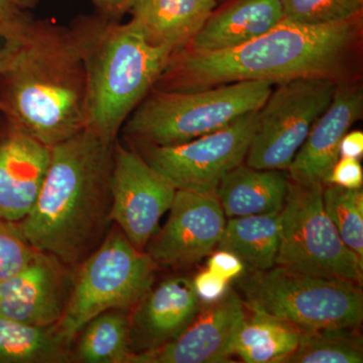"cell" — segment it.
<instances>
[{
  "label": "cell",
  "mask_w": 363,
  "mask_h": 363,
  "mask_svg": "<svg viewBox=\"0 0 363 363\" xmlns=\"http://www.w3.org/2000/svg\"><path fill=\"white\" fill-rule=\"evenodd\" d=\"M362 16L323 26L281 21L264 35L219 52L179 50L169 57L154 89L194 91L240 81L278 84L298 78L342 82L359 47Z\"/></svg>",
  "instance_id": "1"
},
{
  "label": "cell",
  "mask_w": 363,
  "mask_h": 363,
  "mask_svg": "<svg viewBox=\"0 0 363 363\" xmlns=\"http://www.w3.org/2000/svg\"><path fill=\"white\" fill-rule=\"evenodd\" d=\"M116 142L85 128L51 147L37 200L16 223L37 252L56 257L71 271L99 247L111 229Z\"/></svg>",
  "instance_id": "2"
},
{
  "label": "cell",
  "mask_w": 363,
  "mask_h": 363,
  "mask_svg": "<svg viewBox=\"0 0 363 363\" xmlns=\"http://www.w3.org/2000/svg\"><path fill=\"white\" fill-rule=\"evenodd\" d=\"M0 104L49 147L85 130L87 72L73 26L32 18L20 52L0 75Z\"/></svg>",
  "instance_id": "3"
},
{
  "label": "cell",
  "mask_w": 363,
  "mask_h": 363,
  "mask_svg": "<svg viewBox=\"0 0 363 363\" xmlns=\"http://www.w3.org/2000/svg\"><path fill=\"white\" fill-rule=\"evenodd\" d=\"M87 72L86 128L116 142L124 123L154 89L173 54L152 45L133 21L98 14L74 21Z\"/></svg>",
  "instance_id": "4"
},
{
  "label": "cell",
  "mask_w": 363,
  "mask_h": 363,
  "mask_svg": "<svg viewBox=\"0 0 363 363\" xmlns=\"http://www.w3.org/2000/svg\"><path fill=\"white\" fill-rule=\"evenodd\" d=\"M274 83L240 81L194 91L152 89L124 123L130 147L181 145L259 111Z\"/></svg>",
  "instance_id": "5"
},
{
  "label": "cell",
  "mask_w": 363,
  "mask_h": 363,
  "mask_svg": "<svg viewBox=\"0 0 363 363\" xmlns=\"http://www.w3.org/2000/svg\"><path fill=\"white\" fill-rule=\"evenodd\" d=\"M247 309L272 315L298 329L359 328L363 320L362 285L281 266L247 271L238 278Z\"/></svg>",
  "instance_id": "6"
},
{
  "label": "cell",
  "mask_w": 363,
  "mask_h": 363,
  "mask_svg": "<svg viewBox=\"0 0 363 363\" xmlns=\"http://www.w3.org/2000/svg\"><path fill=\"white\" fill-rule=\"evenodd\" d=\"M157 269L147 252L112 227L99 247L72 272L59 331L73 344L78 332L97 315L109 310L130 312L154 285Z\"/></svg>",
  "instance_id": "7"
},
{
  "label": "cell",
  "mask_w": 363,
  "mask_h": 363,
  "mask_svg": "<svg viewBox=\"0 0 363 363\" xmlns=\"http://www.w3.org/2000/svg\"><path fill=\"white\" fill-rule=\"evenodd\" d=\"M323 185L289 179L277 266L362 283L363 262L346 247L324 209Z\"/></svg>",
  "instance_id": "8"
},
{
  "label": "cell",
  "mask_w": 363,
  "mask_h": 363,
  "mask_svg": "<svg viewBox=\"0 0 363 363\" xmlns=\"http://www.w3.org/2000/svg\"><path fill=\"white\" fill-rule=\"evenodd\" d=\"M338 83L327 78L278 83L257 112L247 166L288 171L313 126L328 108Z\"/></svg>",
  "instance_id": "9"
},
{
  "label": "cell",
  "mask_w": 363,
  "mask_h": 363,
  "mask_svg": "<svg viewBox=\"0 0 363 363\" xmlns=\"http://www.w3.org/2000/svg\"><path fill=\"white\" fill-rule=\"evenodd\" d=\"M257 112L245 114L221 130L181 145L131 149L176 190L215 194L222 178L245 161Z\"/></svg>",
  "instance_id": "10"
},
{
  "label": "cell",
  "mask_w": 363,
  "mask_h": 363,
  "mask_svg": "<svg viewBox=\"0 0 363 363\" xmlns=\"http://www.w3.org/2000/svg\"><path fill=\"white\" fill-rule=\"evenodd\" d=\"M111 189L112 223L133 247L145 252L173 203L176 188L136 150L116 140Z\"/></svg>",
  "instance_id": "11"
},
{
  "label": "cell",
  "mask_w": 363,
  "mask_h": 363,
  "mask_svg": "<svg viewBox=\"0 0 363 363\" xmlns=\"http://www.w3.org/2000/svg\"><path fill=\"white\" fill-rule=\"evenodd\" d=\"M169 211L145 250L156 266L180 269L211 255L226 224L216 195L177 190Z\"/></svg>",
  "instance_id": "12"
},
{
  "label": "cell",
  "mask_w": 363,
  "mask_h": 363,
  "mask_svg": "<svg viewBox=\"0 0 363 363\" xmlns=\"http://www.w3.org/2000/svg\"><path fill=\"white\" fill-rule=\"evenodd\" d=\"M234 290L213 303H202L194 320L173 341L150 352L131 355L128 363L230 362L234 336L245 316Z\"/></svg>",
  "instance_id": "13"
},
{
  "label": "cell",
  "mask_w": 363,
  "mask_h": 363,
  "mask_svg": "<svg viewBox=\"0 0 363 363\" xmlns=\"http://www.w3.org/2000/svg\"><path fill=\"white\" fill-rule=\"evenodd\" d=\"M72 272L38 252L25 269L0 281V317L33 326L58 324L65 310Z\"/></svg>",
  "instance_id": "14"
},
{
  "label": "cell",
  "mask_w": 363,
  "mask_h": 363,
  "mask_svg": "<svg viewBox=\"0 0 363 363\" xmlns=\"http://www.w3.org/2000/svg\"><path fill=\"white\" fill-rule=\"evenodd\" d=\"M50 157L51 147L0 111V219L18 223L32 210Z\"/></svg>",
  "instance_id": "15"
},
{
  "label": "cell",
  "mask_w": 363,
  "mask_h": 363,
  "mask_svg": "<svg viewBox=\"0 0 363 363\" xmlns=\"http://www.w3.org/2000/svg\"><path fill=\"white\" fill-rule=\"evenodd\" d=\"M201 306L191 279L176 277L154 284L130 311L133 354L150 352L173 341Z\"/></svg>",
  "instance_id": "16"
},
{
  "label": "cell",
  "mask_w": 363,
  "mask_h": 363,
  "mask_svg": "<svg viewBox=\"0 0 363 363\" xmlns=\"http://www.w3.org/2000/svg\"><path fill=\"white\" fill-rule=\"evenodd\" d=\"M362 112V87L339 82L328 108L314 124L289 167V179L305 185H326L339 160L341 140Z\"/></svg>",
  "instance_id": "17"
},
{
  "label": "cell",
  "mask_w": 363,
  "mask_h": 363,
  "mask_svg": "<svg viewBox=\"0 0 363 363\" xmlns=\"http://www.w3.org/2000/svg\"><path fill=\"white\" fill-rule=\"evenodd\" d=\"M281 21V0H234L214 11L185 48L204 52L233 49L257 39Z\"/></svg>",
  "instance_id": "18"
},
{
  "label": "cell",
  "mask_w": 363,
  "mask_h": 363,
  "mask_svg": "<svg viewBox=\"0 0 363 363\" xmlns=\"http://www.w3.org/2000/svg\"><path fill=\"white\" fill-rule=\"evenodd\" d=\"M216 4L217 0H136L128 13L150 43L175 52L187 47Z\"/></svg>",
  "instance_id": "19"
},
{
  "label": "cell",
  "mask_w": 363,
  "mask_h": 363,
  "mask_svg": "<svg viewBox=\"0 0 363 363\" xmlns=\"http://www.w3.org/2000/svg\"><path fill=\"white\" fill-rule=\"evenodd\" d=\"M289 176L279 169L240 164L222 178L215 195L228 218L279 214L285 204Z\"/></svg>",
  "instance_id": "20"
},
{
  "label": "cell",
  "mask_w": 363,
  "mask_h": 363,
  "mask_svg": "<svg viewBox=\"0 0 363 363\" xmlns=\"http://www.w3.org/2000/svg\"><path fill=\"white\" fill-rule=\"evenodd\" d=\"M245 307L233 343V354L247 363H281L295 352L300 329L279 318Z\"/></svg>",
  "instance_id": "21"
},
{
  "label": "cell",
  "mask_w": 363,
  "mask_h": 363,
  "mask_svg": "<svg viewBox=\"0 0 363 363\" xmlns=\"http://www.w3.org/2000/svg\"><path fill=\"white\" fill-rule=\"evenodd\" d=\"M279 214L229 218L217 247L238 255L247 271L271 269L279 255Z\"/></svg>",
  "instance_id": "22"
},
{
  "label": "cell",
  "mask_w": 363,
  "mask_h": 363,
  "mask_svg": "<svg viewBox=\"0 0 363 363\" xmlns=\"http://www.w3.org/2000/svg\"><path fill=\"white\" fill-rule=\"evenodd\" d=\"M130 312L109 310L87 322L78 332L71 350V362L128 363Z\"/></svg>",
  "instance_id": "23"
},
{
  "label": "cell",
  "mask_w": 363,
  "mask_h": 363,
  "mask_svg": "<svg viewBox=\"0 0 363 363\" xmlns=\"http://www.w3.org/2000/svg\"><path fill=\"white\" fill-rule=\"evenodd\" d=\"M71 350L57 325L33 326L0 317V363H70Z\"/></svg>",
  "instance_id": "24"
},
{
  "label": "cell",
  "mask_w": 363,
  "mask_h": 363,
  "mask_svg": "<svg viewBox=\"0 0 363 363\" xmlns=\"http://www.w3.org/2000/svg\"><path fill=\"white\" fill-rule=\"evenodd\" d=\"M355 327L300 329V341L288 363H362V337Z\"/></svg>",
  "instance_id": "25"
},
{
  "label": "cell",
  "mask_w": 363,
  "mask_h": 363,
  "mask_svg": "<svg viewBox=\"0 0 363 363\" xmlns=\"http://www.w3.org/2000/svg\"><path fill=\"white\" fill-rule=\"evenodd\" d=\"M323 205L346 247L363 262V193L362 189L323 186Z\"/></svg>",
  "instance_id": "26"
},
{
  "label": "cell",
  "mask_w": 363,
  "mask_h": 363,
  "mask_svg": "<svg viewBox=\"0 0 363 363\" xmlns=\"http://www.w3.org/2000/svg\"><path fill=\"white\" fill-rule=\"evenodd\" d=\"M283 20L303 26H323L362 16L363 0H281Z\"/></svg>",
  "instance_id": "27"
},
{
  "label": "cell",
  "mask_w": 363,
  "mask_h": 363,
  "mask_svg": "<svg viewBox=\"0 0 363 363\" xmlns=\"http://www.w3.org/2000/svg\"><path fill=\"white\" fill-rule=\"evenodd\" d=\"M37 253L18 224L0 219V281L25 269Z\"/></svg>",
  "instance_id": "28"
},
{
  "label": "cell",
  "mask_w": 363,
  "mask_h": 363,
  "mask_svg": "<svg viewBox=\"0 0 363 363\" xmlns=\"http://www.w3.org/2000/svg\"><path fill=\"white\" fill-rule=\"evenodd\" d=\"M32 18L30 13L26 11L11 20L0 21V75L11 66L20 52Z\"/></svg>",
  "instance_id": "29"
},
{
  "label": "cell",
  "mask_w": 363,
  "mask_h": 363,
  "mask_svg": "<svg viewBox=\"0 0 363 363\" xmlns=\"http://www.w3.org/2000/svg\"><path fill=\"white\" fill-rule=\"evenodd\" d=\"M327 184L346 189H362L363 169L359 160L339 157L335 166L332 169Z\"/></svg>",
  "instance_id": "30"
},
{
  "label": "cell",
  "mask_w": 363,
  "mask_h": 363,
  "mask_svg": "<svg viewBox=\"0 0 363 363\" xmlns=\"http://www.w3.org/2000/svg\"><path fill=\"white\" fill-rule=\"evenodd\" d=\"M192 281L198 298L206 304L216 302L228 290V281L208 269L199 272Z\"/></svg>",
  "instance_id": "31"
},
{
  "label": "cell",
  "mask_w": 363,
  "mask_h": 363,
  "mask_svg": "<svg viewBox=\"0 0 363 363\" xmlns=\"http://www.w3.org/2000/svg\"><path fill=\"white\" fill-rule=\"evenodd\" d=\"M209 271L218 274L226 281L238 279L245 271V266L240 257L228 250H219L207 262Z\"/></svg>",
  "instance_id": "32"
},
{
  "label": "cell",
  "mask_w": 363,
  "mask_h": 363,
  "mask_svg": "<svg viewBox=\"0 0 363 363\" xmlns=\"http://www.w3.org/2000/svg\"><path fill=\"white\" fill-rule=\"evenodd\" d=\"M98 13L106 18L118 20L123 14L130 13L136 0H90Z\"/></svg>",
  "instance_id": "33"
},
{
  "label": "cell",
  "mask_w": 363,
  "mask_h": 363,
  "mask_svg": "<svg viewBox=\"0 0 363 363\" xmlns=\"http://www.w3.org/2000/svg\"><path fill=\"white\" fill-rule=\"evenodd\" d=\"M363 155V133L355 130L343 136L339 145V157L358 159Z\"/></svg>",
  "instance_id": "34"
},
{
  "label": "cell",
  "mask_w": 363,
  "mask_h": 363,
  "mask_svg": "<svg viewBox=\"0 0 363 363\" xmlns=\"http://www.w3.org/2000/svg\"><path fill=\"white\" fill-rule=\"evenodd\" d=\"M37 4L38 0H0V21L21 16Z\"/></svg>",
  "instance_id": "35"
}]
</instances>
